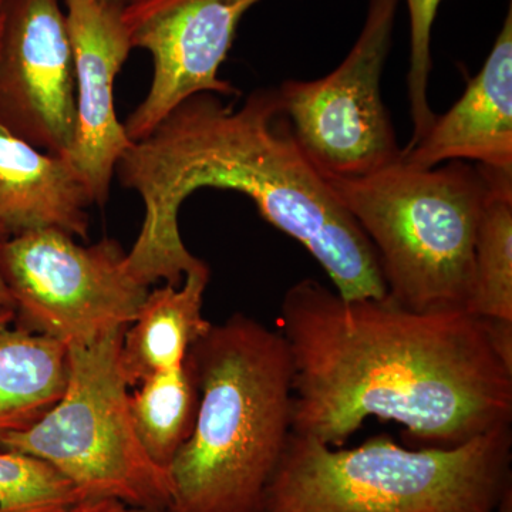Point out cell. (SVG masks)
Wrapping results in <instances>:
<instances>
[{
    "mask_svg": "<svg viewBox=\"0 0 512 512\" xmlns=\"http://www.w3.org/2000/svg\"><path fill=\"white\" fill-rule=\"evenodd\" d=\"M278 330L293 365V433L342 447L370 417L419 448H453L511 426L512 372L484 319L346 299L305 278L286 291Z\"/></svg>",
    "mask_w": 512,
    "mask_h": 512,
    "instance_id": "obj_1",
    "label": "cell"
},
{
    "mask_svg": "<svg viewBox=\"0 0 512 512\" xmlns=\"http://www.w3.org/2000/svg\"><path fill=\"white\" fill-rule=\"evenodd\" d=\"M116 174L143 200L126 266L147 288L180 286L207 265L185 247L178 214L192 192L208 187L251 198L265 221L316 259L343 298L387 296L375 249L303 153L278 89L254 90L241 106L195 94L133 141Z\"/></svg>",
    "mask_w": 512,
    "mask_h": 512,
    "instance_id": "obj_2",
    "label": "cell"
},
{
    "mask_svg": "<svg viewBox=\"0 0 512 512\" xmlns=\"http://www.w3.org/2000/svg\"><path fill=\"white\" fill-rule=\"evenodd\" d=\"M200 400L168 468L167 512H259L293 434V365L278 329L235 313L187 355Z\"/></svg>",
    "mask_w": 512,
    "mask_h": 512,
    "instance_id": "obj_3",
    "label": "cell"
},
{
    "mask_svg": "<svg viewBox=\"0 0 512 512\" xmlns=\"http://www.w3.org/2000/svg\"><path fill=\"white\" fill-rule=\"evenodd\" d=\"M511 461V426L416 450L386 436L348 450L293 433L259 512H501Z\"/></svg>",
    "mask_w": 512,
    "mask_h": 512,
    "instance_id": "obj_4",
    "label": "cell"
},
{
    "mask_svg": "<svg viewBox=\"0 0 512 512\" xmlns=\"http://www.w3.org/2000/svg\"><path fill=\"white\" fill-rule=\"evenodd\" d=\"M375 249L387 296L413 312H466L485 185L480 168L399 161L359 178H325Z\"/></svg>",
    "mask_w": 512,
    "mask_h": 512,
    "instance_id": "obj_5",
    "label": "cell"
},
{
    "mask_svg": "<svg viewBox=\"0 0 512 512\" xmlns=\"http://www.w3.org/2000/svg\"><path fill=\"white\" fill-rule=\"evenodd\" d=\"M126 328L69 346V380L59 403L22 433L0 436V450L50 464L86 498H114L130 507L167 512L168 471L141 446L120 352Z\"/></svg>",
    "mask_w": 512,
    "mask_h": 512,
    "instance_id": "obj_6",
    "label": "cell"
},
{
    "mask_svg": "<svg viewBox=\"0 0 512 512\" xmlns=\"http://www.w3.org/2000/svg\"><path fill=\"white\" fill-rule=\"evenodd\" d=\"M116 239L84 247L59 229L0 241V274L16 322L64 345H84L136 319L150 288L128 272Z\"/></svg>",
    "mask_w": 512,
    "mask_h": 512,
    "instance_id": "obj_7",
    "label": "cell"
},
{
    "mask_svg": "<svg viewBox=\"0 0 512 512\" xmlns=\"http://www.w3.org/2000/svg\"><path fill=\"white\" fill-rule=\"evenodd\" d=\"M400 0H369L355 45L333 72L278 87L303 153L323 178H359L403 160L382 97Z\"/></svg>",
    "mask_w": 512,
    "mask_h": 512,
    "instance_id": "obj_8",
    "label": "cell"
},
{
    "mask_svg": "<svg viewBox=\"0 0 512 512\" xmlns=\"http://www.w3.org/2000/svg\"><path fill=\"white\" fill-rule=\"evenodd\" d=\"M262 0H131L121 19L133 49L153 59V79L124 128L143 140L184 100L195 94L239 97L221 79L242 18Z\"/></svg>",
    "mask_w": 512,
    "mask_h": 512,
    "instance_id": "obj_9",
    "label": "cell"
},
{
    "mask_svg": "<svg viewBox=\"0 0 512 512\" xmlns=\"http://www.w3.org/2000/svg\"><path fill=\"white\" fill-rule=\"evenodd\" d=\"M0 124L64 157L76 127V77L62 0H9L0 49Z\"/></svg>",
    "mask_w": 512,
    "mask_h": 512,
    "instance_id": "obj_10",
    "label": "cell"
},
{
    "mask_svg": "<svg viewBox=\"0 0 512 512\" xmlns=\"http://www.w3.org/2000/svg\"><path fill=\"white\" fill-rule=\"evenodd\" d=\"M76 77V127L64 156L93 204L104 205L117 164L133 141L114 109V82L133 46L121 9L101 0H62Z\"/></svg>",
    "mask_w": 512,
    "mask_h": 512,
    "instance_id": "obj_11",
    "label": "cell"
},
{
    "mask_svg": "<svg viewBox=\"0 0 512 512\" xmlns=\"http://www.w3.org/2000/svg\"><path fill=\"white\" fill-rule=\"evenodd\" d=\"M403 160L419 168L450 161L512 170V8L480 72L466 92L433 123Z\"/></svg>",
    "mask_w": 512,
    "mask_h": 512,
    "instance_id": "obj_12",
    "label": "cell"
},
{
    "mask_svg": "<svg viewBox=\"0 0 512 512\" xmlns=\"http://www.w3.org/2000/svg\"><path fill=\"white\" fill-rule=\"evenodd\" d=\"M92 205L66 158L37 150L0 124V229L5 237L59 229L87 239Z\"/></svg>",
    "mask_w": 512,
    "mask_h": 512,
    "instance_id": "obj_13",
    "label": "cell"
},
{
    "mask_svg": "<svg viewBox=\"0 0 512 512\" xmlns=\"http://www.w3.org/2000/svg\"><path fill=\"white\" fill-rule=\"evenodd\" d=\"M210 278V266L204 265L180 286L165 284L148 292L121 343V372L130 389L154 373L183 365L192 345L210 330L212 323L202 315Z\"/></svg>",
    "mask_w": 512,
    "mask_h": 512,
    "instance_id": "obj_14",
    "label": "cell"
},
{
    "mask_svg": "<svg viewBox=\"0 0 512 512\" xmlns=\"http://www.w3.org/2000/svg\"><path fill=\"white\" fill-rule=\"evenodd\" d=\"M69 380V346L0 312V436L39 423L62 399Z\"/></svg>",
    "mask_w": 512,
    "mask_h": 512,
    "instance_id": "obj_15",
    "label": "cell"
},
{
    "mask_svg": "<svg viewBox=\"0 0 512 512\" xmlns=\"http://www.w3.org/2000/svg\"><path fill=\"white\" fill-rule=\"evenodd\" d=\"M485 192L468 315L512 320V170L481 167Z\"/></svg>",
    "mask_w": 512,
    "mask_h": 512,
    "instance_id": "obj_16",
    "label": "cell"
},
{
    "mask_svg": "<svg viewBox=\"0 0 512 512\" xmlns=\"http://www.w3.org/2000/svg\"><path fill=\"white\" fill-rule=\"evenodd\" d=\"M197 380L191 363L154 373L128 396L131 419L148 457L168 471L175 456L191 436L197 417Z\"/></svg>",
    "mask_w": 512,
    "mask_h": 512,
    "instance_id": "obj_17",
    "label": "cell"
},
{
    "mask_svg": "<svg viewBox=\"0 0 512 512\" xmlns=\"http://www.w3.org/2000/svg\"><path fill=\"white\" fill-rule=\"evenodd\" d=\"M82 500L77 488L50 464L0 450V512H66Z\"/></svg>",
    "mask_w": 512,
    "mask_h": 512,
    "instance_id": "obj_18",
    "label": "cell"
},
{
    "mask_svg": "<svg viewBox=\"0 0 512 512\" xmlns=\"http://www.w3.org/2000/svg\"><path fill=\"white\" fill-rule=\"evenodd\" d=\"M410 18V67L407 96L410 101L413 133L407 148H412L429 130L436 113L429 101L431 72V29L441 0H406Z\"/></svg>",
    "mask_w": 512,
    "mask_h": 512,
    "instance_id": "obj_19",
    "label": "cell"
},
{
    "mask_svg": "<svg viewBox=\"0 0 512 512\" xmlns=\"http://www.w3.org/2000/svg\"><path fill=\"white\" fill-rule=\"evenodd\" d=\"M495 355L512 372V320L484 319Z\"/></svg>",
    "mask_w": 512,
    "mask_h": 512,
    "instance_id": "obj_20",
    "label": "cell"
},
{
    "mask_svg": "<svg viewBox=\"0 0 512 512\" xmlns=\"http://www.w3.org/2000/svg\"><path fill=\"white\" fill-rule=\"evenodd\" d=\"M66 512H150L130 507L114 498H86L72 505Z\"/></svg>",
    "mask_w": 512,
    "mask_h": 512,
    "instance_id": "obj_21",
    "label": "cell"
},
{
    "mask_svg": "<svg viewBox=\"0 0 512 512\" xmlns=\"http://www.w3.org/2000/svg\"><path fill=\"white\" fill-rule=\"evenodd\" d=\"M5 238V234H3L2 229H0V241ZM5 311H15V305H13L12 296H10V292L8 286L5 284V279H3L2 274H0V312Z\"/></svg>",
    "mask_w": 512,
    "mask_h": 512,
    "instance_id": "obj_22",
    "label": "cell"
},
{
    "mask_svg": "<svg viewBox=\"0 0 512 512\" xmlns=\"http://www.w3.org/2000/svg\"><path fill=\"white\" fill-rule=\"evenodd\" d=\"M9 0H0V49L5 36L6 19H8Z\"/></svg>",
    "mask_w": 512,
    "mask_h": 512,
    "instance_id": "obj_23",
    "label": "cell"
},
{
    "mask_svg": "<svg viewBox=\"0 0 512 512\" xmlns=\"http://www.w3.org/2000/svg\"><path fill=\"white\" fill-rule=\"evenodd\" d=\"M101 2L107 3V5L114 6V8L123 10L126 8L131 0H101Z\"/></svg>",
    "mask_w": 512,
    "mask_h": 512,
    "instance_id": "obj_24",
    "label": "cell"
}]
</instances>
